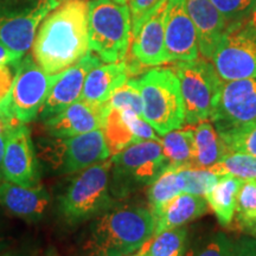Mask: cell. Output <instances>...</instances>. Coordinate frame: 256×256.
I'll use <instances>...</instances> for the list:
<instances>
[{
	"label": "cell",
	"instance_id": "7bdbcfd3",
	"mask_svg": "<svg viewBox=\"0 0 256 256\" xmlns=\"http://www.w3.org/2000/svg\"><path fill=\"white\" fill-rule=\"evenodd\" d=\"M0 256H30L26 252H17V250H12V252H2Z\"/></svg>",
	"mask_w": 256,
	"mask_h": 256
},
{
	"label": "cell",
	"instance_id": "bcb514c9",
	"mask_svg": "<svg viewBox=\"0 0 256 256\" xmlns=\"http://www.w3.org/2000/svg\"><path fill=\"white\" fill-rule=\"evenodd\" d=\"M115 2H119V4H127L128 0H114Z\"/></svg>",
	"mask_w": 256,
	"mask_h": 256
},
{
	"label": "cell",
	"instance_id": "cb8c5ba5",
	"mask_svg": "<svg viewBox=\"0 0 256 256\" xmlns=\"http://www.w3.org/2000/svg\"><path fill=\"white\" fill-rule=\"evenodd\" d=\"M194 168H209L228 153L216 128L208 121H202L194 128Z\"/></svg>",
	"mask_w": 256,
	"mask_h": 256
},
{
	"label": "cell",
	"instance_id": "836d02e7",
	"mask_svg": "<svg viewBox=\"0 0 256 256\" xmlns=\"http://www.w3.org/2000/svg\"><path fill=\"white\" fill-rule=\"evenodd\" d=\"M234 241L224 232H216L202 243L191 256H232Z\"/></svg>",
	"mask_w": 256,
	"mask_h": 256
},
{
	"label": "cell",
	"instance_id": "60d3db41",
	"mask_svg": "<svg viewBox=\"0 0 256 256\" xmlns=\"http://www.w3.org/2000/svg\"><path fill=\"white\" fill-rule=\"evenodd\" d=\"M236 226H238V229H241V232H246L249 236H252V238H256V217L247 220H238Z\"/></svg>",
	"mask_w": 256,
	"mask_h": 256
},
{
	"label": "cell",
	"instance_id": "44dd1931",
	"mask_svg": "<svg viewBox=\"0 0 256 256\" xmlns=\"http://www.w3.org/2000/svg\"><path fill=\"white\" fill-rule=\"evenodd\" d=\"M208 211L206 200L191 194H180L170 200L156 217L154 234L179 228L191 220L200 218Z\"/></svg>",
	"mask_w": 256,
	"mask_h": 256
},
{
	"label": "cell",
	"instance_id": "d6986e66",
	"mask_svg": "<svg viewBox=\"0 0 256 256\" xmlns=\"http://www.w3.org/2000/svg\"><path fill=\"white\" fill-rule=\"evenodd\" d=\"M136 72V66L127 60L100 64L92 69L86 78L81 98L92 104H104L112 95L128 81L130 74Z\"/></svg>",
	"mask_w": 256,
	"mask_h": 256
},
{
	"label": "cell",
	"instance_id": "f546056e",
	"mask_svg": "<svg viewBox=\"0 0 256 256\" xmlns=\"http://www.w3.org/2000/svg\"><path fill=\"white\" fill-rule=\"evenodd\" d=\"M185 190L184 192L196 196L204 197L210 188L218 180L220 176L210 171L209 168H184Z\"/></svg>",
	"mask_w": 256,
	"mask_h": 256
},
{
	"label": "cell",
	"instance_id": "ee69618b",
	"mask_svg": "<svg viewBox=\"0 0 256 256\" xmlns=\"http://www.w3.org/2000/svg\"><path fill=\"white\" fill-rule=\"evenodd\" d=\"M0 115H11L8 110V102H0Z\"/></svg>",
	"mask_w": 256,
	"mask_h": 256
},
{
	"label": "cell",
	"instance_id": "30bf717a",
	"mask_svg": "<svg viewBox=\"0 0 256 256\" xmlns=\"http://www.w3.org/2000/svg\"><path fill=\"white\" fill-rule=\"evenodd\" d=\"M60 74H48L34 57H23L16 66L14 84L10 92V114L22 124L36 119Z\"/></svg>",
	"mask_w": 256,
	"mask_h": 256
},
{
	"label": "cell",
	"instance_id": "f1b7e54d",
	"mask_svg": "<svg viewBox=\"0 0 256 256\" xmlns=\"http://www.w3.org/2000/svg\"><path fill=\"white\" fill-rule=\"evenodd\" d=\"M106 104L110 110H130L142 116V94L134 82V78L128 80L122 87L118 89Z\"/></svg>",
	"mask_w": 256,
	"mask_h": 256
},
{
	"label": "cell",
	"instance_id": "ffe728a7",
	"mask_svg": "<svg viewBox=\"0 0 256 256\" xmlns=\"http://www.w3.org/2000/svg\"><path fill=\"white\" fill-rule=\"evenodd\" d=\"M51 203L49 192L43 185L22 186L10 182L0 184V206L12 215L36 220L46 214Z\"/></svg>",
	"mask_w": 256,
	"mask_h": 256
},
{
	"label": "cell",
	"instance_id": "e0dca14e",
	"mask_svg": "<svg viewBox=\"0 0 256 256\" xmlns=\"http://www.w3.org/2000/svg\"><path fill=\"white\" fill-rule=\"evenodd\" d=\"M110 108L107 104H92L80 98L60 114L44 121L48 136L66 138L104 130Z\"/></svg>",
	"mask_w": 256,
	"mask_h": 256
},
{
	"label": "cell",
	"instance_id": "277c9868",
	"mask_svg": "<svg viewBox=\"0 0 256 256\" xmlns=\"http://www.w3.org/2000/svg\"><path fill=\"white\" fill-rule=\"evenodd\" d=\"M142 98V118L159 136L183 127L184 104L176 72L168 68H154L134 78Z\"/></svg>",
	"mask_w": 256,
	"mask_h": 256
},
{
	"label": "cell",
	"instance_id": "ac0fdd59",
	"mask_svg": "<svg viewBox=\"0 0 256 256\" xmlns=\"http://www.w3.org/2000/svg\"><path fill=\"white\" fill-rule=\"evenodd\" d=\"M186 10L196 28L200 52L211 60L228 24L211 0H186Z\"/></svg>",
	"mask_w": 256,
	"mask_h": 256
},
{
	"label": "cell",
	"instance_id": "d4e9b609",
	"mask_svg": "<svg viewBox=\"0 0 256 256\" xmlns=\"http://www.w3.org/2000/svg\"><path fill=\"white\" fill-rule=\"evenodd\" d=\"M162 151L168 166L188 168H194V127L186 126L166 133L160 139Z\"/></svg>",
	"mask_w": 256,
	"mask_h": 256
},
{
	"label": "cell",
	"instance_id": "603a6c76",
	"mask_svg": "<svg viewBox=\"0 0 256 256\" xmlns=\"http://www.w3.org/2000/svg\"><path fill=\"white\" fill-rule=\"evenodd\" d=\"M185 190V174L184 168L168 166L164 171L156 177L147 190L150 210L154 216L159 215L170 200L176 196L183 194Z\"/></svg>",
	"mask_w": 256,
	"mask_h": 256
},
{
	"label": "cell",
	"instance_id": "c3c4849f",
	"mask_svg": "<svg viewBox=\"0 0 256 256\" xmlns=\"http://www.w3.org/2000/svg\"><path fill=\"white\" fill-rule=\"evenodd\" d=\"M60 2H63V0H60Z\"/></svg>",
	"mask_w": 256,
	"mask_h": 256
},
{
	"label": "cell",
	"instance_id": "74e56055",
	"mask_svg": "<svg viewBox=\"0 0 256 256\" xmlns=\"http://www.w3.org/2000/svg\"><path fill=\"white\" fill-rule=\"evenodd\" d=\"M232 256H256V238L242 236L234 241Z\"/></svg>",
	"mask_w": 256,
	"mask_h": 256
},
{
	"label": "cell",
	"instance_id": "5bb4252c",
	"mask_svg": "<svg viewBox=\"0 0 256 256\" xmlns=\"http://www.w3.org/2000/svg\"><path fill=\"white\" fill-rule=\"evenodd\" d=\"M165 48L168 62L198 58L197 31L186 10V0H168L165 14Z\"/></svg>",
	"mask_w": 256,
	"mask_h": 256
},
{
	"label": "cell",
	"instance_id": "1f68e13d",
	"mask_svg": "<svg viewBox=\"0 0 256 256\" xmlns=\"http://www.w3.org/2000/svg\"><path fill=\"white\" fill-rule=\"evenodd\" d=\"M222 14L226 24L241 23L255 8L256 0H211Z\"/></svg>",
	"mask_w": 256,
	"mask_h": 256
},
{
	"label": "cell",
	"instance_id": "83f0119b",
	"mask_svg": "<svg viewBox=\"0 0 256 256\" xmlns=\"http://www.w3.org/2000/svg\"><path fill=\"white\" fill-rule=\"evenodd\" d=\"M104 133L110 154H116L126 147L138 142L127 124L124 122L120 110L112 108L108 112Z\"/></svg>",
	"mask_w": 256,
	"mask_h": 256
},
{
	"label": "cell",
	"instance_id": "4fadbf2b",
	"mask_svg": "<svg viewBox=\"0 0 256 256\" xmlns=\"http://www.w3.org/2000/svg\"><path fill=\"white\" fill-rule=\"evenodd\" d=\"M211 60L223 81L256 78V36L226 30Z\"/></svg>",
	"mask_w": 256,
	"mask_h": 256
},
{
	"label": "cell",
	"instance_id": "e575fe53",
	"mask_svg": "<svg viewBox=\"0 0 256 256\" xmlns=\"http://www.w3.org/2000/svg\"><path fill=\"white\" fill-rule=\"evenodd\" d=\"M124 122L127 124L130 132L133 133L134 138L138 142H146V140H156L159 139L154 132V128L142 116L134 113L130 110H120Z\"/></svg>",
	"mask_w": 256,
	"mask_h": 256
},
{
	"label": "cell",
	"instance_id": "3957f363",
	"mask_svg": "<svg viewBox=\"0 0 256 256\" xmlns=\"http://www.w3.org/2000/svg\"><path fill=\"white\" fill-rule=\"evenodd\" d=\"M110 158L78 172L58 198V211L68 224L95 218L114 206Z\"/></svg>",
	"mask_w": 256,
	"mask_h": 256
},
{
	"label": "cell",
	"instance_id": "7a4b0ae2",
	"mask_svg": "<svg viewBox=\"0 0 256 256\" xmlns=\"http://www.w3.org/2000/svg\"><path fill=\"white\" fill-rule=\"evenodd\" d=\"M156 218L147 208L121 206L95 217L82 241V256H128L154 234Z\"/></svg>",
	"mask_w": 256,
	"mask_h": 256
},
{
	"label": "cell",
	"instance_id": "7402d4cb",
	"mask_svg": "<svg viewBox=\"0 0 256 256\" xmlns=\"http://www.w3.org/2000/svg\"><path fill=\"white\" fill-rule=\"evenodd\" d=\"M243 179L232 176H220L204 198L222 226H229L236 211V202Z\"/></svg>",
	"mask_w": 256,
	"mask_h": 256
},
{
	"label": "cell",
	"instance_id": "f35d334b",
	"mask_svg": "<svg viewBox=\"0 0 256 256\" xmlns=\"http://www.w3.org/2000/svg\"><path fill=\"white\" fill-rule=\"evenodd\" d=\"M226 30L238 31L241 32V34L256 36V5L244 20H242L241 23L229 25V26L226 28Z\"/></svg>",
	"mask_w": 256,
	"mask_h": 256
},
{
	"label": "cell",
	"instance_id": "ab89813d",
	"mask_svg": "<svg viewBox=\"0 0 256 256\" xmlns=\"http://www.w3.org/2000/svg\"><path fill=\"white\" fill-rule=\"evenodd\" d=\"M23 57L24 55L11 50L10 48L6 46L4 43L0 42V64L16 66L19 62H20V60L23 58Z\"/></svg>",
	"mask_w": 256,
	"mask_h": 256
},
{
	"label": "cell",
	"instance_id": "4dcf8cb0",
	"mask_svg": "<svg viewBox=\"0 0 256 256\" xmlns=\"http://www.w3.org/2000/svg\"><path fill=\"white\" fill-rule=\"evenodd\" d=\"M228 152H238L256 158V124L252 126L229 134L220 136Z\"/></svg>",
	"mask_w": 256,
	"mask_h": 256
},
{
	"label": "cell",
	"instance_id": "d590c367",
	"mask_svg": "<svg viewBox=\"0 0 256 256\" xmlns=\"http://www.w3.org/2000/svg\"><path fill=\"white\" fill-rule=\"evenodd\" d=\"M128 2H130V18H132V31H134L162 0H128Z\"/></svg>",
	"mask_w": 256,
	"mask_h": 256
},
{
	"label": "cell",
	"instance_id": "b9f144b4",
	"mask_svg": "<svg viewBox=\"0 0 256 256\" xmlns=\"http://www.w3.org/2000/svg\"><path fill=\"white\" fill-rule=\"evenodd\" d=\"M8 133H10V132L0 133V174H2V158H4L6 139H8Z\"/></svg>",
	"mask_w": 256,
	"mask_h": 256
},
{
	"label": "cell",
	"instance_id": "9a60e30c",
	"mask_svg": "<svg viewBox=\"0 0 256 256\" xmlns=\"http://www.w3.org/2000/svg\"><path fill=\"white\" fill-rule=\"evenodd\" d=\"M102 60L89 50L83 58L70 68L60 72L54 83L46 102L40 112V119L46 121L60 114L70 104L81 98L83 86L92 69L100 66Z\"/></svg>",
	"mask_w": 256,
	"mask_h": 256
},
{
	"label": "cell",
	"instance_id": "7c38bea8",
	"mask_svg": "<svg viewBox=\"0 0 256 256\" xmlns=\"http://www.w3.org/2000/svg\"><path fill=\"white\" fill-rule=\"evenodd\" d=\"M2 176L5 182L22 186L40 184V164L26 124L18 122L10 130L2 162Z\"/></svg>",
	"mask_w": 256,
	"mask_h": 256
},
{
	"label": "cell",
	"instance_id": "9c48e42d",
	"mask_svg": "<svg viewBox=\"0 0 256 256\" xmlns=\"http://www.w3.org/2000/svg\"><path fill=\"white\" fill-rule=\"evenodd\" d=\"M60 4V0H0V42L25 55L40 24Z\"/></svg>",
	"mask_w": 256,
	"mask_h": 256
},
{
	"label": "cell",
	"instance_id": "d6a6232c",
	"mask_svg": "<svg viewBox=\"0 0 256 256\" xmlns=\"http://www.w3.org/2000/svg\"><path fill=\"white\" fill-rule=\"evenodd\" d=\"M236 220L256 217V179L243 180L236 202Z\"/></svg>",
	"mask_w": 256,
	"mask_h": 256
},
{
	"label": "cell",
	"instance_id": "ba28073f",
	"mask_svg": "<svg viewBox=\"0 0 256 256\" xmlns=\"http://www.w3.org/2000/svg\"><path fill=\"white\" fill-rule=\"evenodd\" d=\"M40 153L58 174H78L110 156L104 130L66 138L50 136L40 144Z\"/></svg>",
	"mask_w": 256,
	"mask_h": 256
},
{
	"label": "cell",
	"instance_id": "f6af8a7d",
	"mask_svg": "<svg viewBox=\"0 0 256 256\" xmlns=\"http://www.w3.org/2000/svg\"><path fill=\"white\" fill-rule=\"evenodd\" d=\"M6 247V242L2 241V240H0V254H2V252L4 250Z\"/></svg>",
	"mask_w": 256,
	"mask_h": 256
},
{
	"label": "cell",
	"instance_id": "6da1fadb",
	"mask_svg": "<svg viewBox=\"0 0 256 256\" xmlns=\"http://www.w3.org/2000/svg\"><path fill=\"white\" fill-rule=\"evenodd\" d=\"M88 51V2L63 0L42 22L32 44V57L46 72L58 74Z\"/></svg>",
	"mask_w": 256,
	"mask_h": 256
},
{
	"label": "cell",
	"instance_id": "52a82bcc",
	"mask_svg": "<svg viewBox=\"0 0 256 256\" xmlns=\"http://www.w3.org/2000/svg\"><path fill=\"white\" fill-rule=\"evenodd\" d=\"M174 72L180 84L185 124L194 126L206 121L215 107L224 82L214 64L206 58L177 62Z\"/></svg>",
	"mask_w": 256,
	"mask_h": 256
},
{
	"label": "cell",
	"instance_id": "8d00e7d4",
	"mask_svg": "<svg viewBox=\"0 0 256 256\" xmlns=\"http://www.w3.org/2000/svg\"><path fill=\"white\" fill-rule=\"evenodd\" d=\"M14 74L10 66L0 64V102H8L10 92L14 84Z\"/></svg>",
	"mask_w": 256,
	"mask_h": 256
},
{
	"label": "cell",
	"instance_id": "484cf974",
	"mask_svg": "<svg viewBox=\"0 0 256 256\" xmlns=\"http://www.w3.org/2000/svg\"><path fill=\"white\" fill-rule=\"evenodd\" d=\"M188 232L184 226L156 234L139 249L142 256H184Z\"/></svg>",
	"mask_w": 256,
	"mask_h": 256
},
{
	"label": "cell",
	"instance_id": "7dc6e473",
	"mask_svg": "<svg viewBox=\"0 0 256 256\" xmlns=\"http://www.w3.org/2000/svg\"><path fill=\"white\" fill-rule=\"evenodd\" d=\"M128 256H142V255L140 254L139 252H134V254H132V255H128Z\"/></svg>",
	"mask_w": 256,
	"mask_h": 256
},
{
	"label": "cell",
	"instance_id": "4316f807",
	"mask_svg": "<svg viewBox=\"0 0 256 256\" xmlns=\"http://www.w3.org/2000/svg\"><path fill=\"white\" fill-rule=\"evenodd\" d=\"M209 170L217 176H232L243 180L256 179V158L244 153L228 152Z\"/></svg>",
	"mask_w": 256,
	"mask_h": 256
},
{
	"label": "cell",
	"instance_id": "2e32d148",
	"mask_svg": "<svg viewBox=\"0 0 256 256\" xmlns=\"http://www.w3.org/2000/svg\"><path fill=\"white\" fill-rule=\"evenodd\" d=\"M168 0H162L132 31V55L140 66H159L168 62L165 48V14Z\"/></svg>",
	"mask_w": 256,
	"mask_h": 256
},
{
	"label": "cell",
	"instance_id": "8fae6325",
	"mask_svg": "<svg viewBox=\"0 0 256 256\" xmlns=\"http://www.w3.org/2000/svg\"><path fill=\"white\" fill-rule=\"evenodd\" d=\"M209 119L220 136L255 124L256 78L224 81Z\"/></svg>",
	"mask_w": 256,
	"mask_h": 256
},
{
	"label": "cell",
	"instance_id": "8992f818",
	"mask_svg": "<svg viewBox=\"0 0 256 256\" xmlns=\"http://www.w3.org/2000/svg\"><path fill=\"white\" fill-rule=\"evenodd\" d=\"M110 192L121 200L152 183L168 166L160 138L139 142L110 156Z\"/></svg>",
	"mask_w": 256,
	"mask_h": 256
},
{
	"label": "cell",
	"instance_id": "5b68a950",
	"mask_svg": "<svg viewBox=\"0 0 256 256\" xmlns=\"http://www.w3.org/2000/svg\"><path fill=\"white\" fill-rule=\"evenodd\" d=\"M132 34L130 6L114 0L88 2L89 50L104 63L126 58Z\"/></svg>",
	"mask_w": 256,
	"mask_h": 256
}]
</instances>
